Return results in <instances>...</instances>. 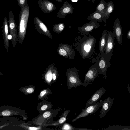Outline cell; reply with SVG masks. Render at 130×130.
Instances as JSON below:
<instances>
[{"label": "cell", "instance_id": "obj_26", "mask_svg": "<svg viewBox=\"0 0 130 130\" xmlns=\"http://www.w3.org/2000/svg\"><path fill=\"white\" fill-rule=\"evenodd\" d=\"M52 92L49 88H44L40 91L37 97V99L42 100H44L47 98L48 96L51 94Z\"/></svg>", "mask_w": 130, "mask_h": 130}, {"label": "cell", "instance_id": "obj_8", "mask_svg": "<svg viewBox=\"0 0 130 130\" xmlns=\"http://www.w3.org/2000/svg\"><path fill=\"white\" fill-rule=\"evenodd\" d=\"M8 22L10 34L12 36L11 40L12 45L15 48L17 41V30L16 22L12 11L10 10L9 12Z\"/></svg>", "mask_w": 130, "mask_h": 130}, {"label": "cell", "instance_id": "obj_3", "mask_svg": "<svg viewBox=\"0 0 130 130\" xmlns=\"http://www.w3.org/2000/svg\"><path fill=\"white\" fill-rule=\"evenodd\" d=\"M67 79V86L69 89L84 86V84L79 78L78 71L76 67L68 68L66 71Z\"/></svg>", "mask_w": 130, "mask_h": 130}, {"label": "cell", "instance_id": "obj_36", "mask_svg": "<svg viewBox=\"0 0 130 130\" xmlns=\"http://www.w3.org/2000/svg\"><path fill=\"white\" fill-rule=\"evenodd\" d=\"M71 1L72 2H77L78 0H71Z\"/></svg>", "mask_w": 130, "mask_h": 130}, {"label": "cell", "instance_id": "obj_20", "mask_svg": "<svg viewBox=\"0 0 130 130\" xmlns=\"http://www.w3.org/2000/svg\"><path fill=\"white\" fill-rule=\"evenodd\" d=\"M54 64H50L42 76V78L45 84L51 85L52 83L53 71Z\"/></svg>", "mask_w": 130, "mask_h": 130}, {"label": "cell", "instance_id": "obj_24", "mask_svg": "<svg viewBox=\"0 0 130 130\" xmlns=\"http://www.w3.org/2000/svg\"><path fill=\"white\" fill-rule=\"evenodd\" d=\"M105 12L96 11L90 15L87 18L90 21L94 20L97 22L103 21L106 22L107 20L105 19L104 17Z\"/></svg>", "mask_w": 130, "mask_h": 130}, {"label": "cell", "instance_id": "obj_5", "mask_svg": "<svg viewBox=\"0 0 130 130\" xmlns=\"http://www.w3.org/2000/svg\"><path fill=\"white\" fill-rule=\"evenodd\" d=\"M95 55L91 56V58L93 62L96 63L99 71V75L103 74L105 80H106V72L108 68L110 66V62L108 61L104 55L100 53H95Z\"/></svg>", "mask_w": 130, "mask_h": 130}, {"label": "cell", "instance_id": "obj_13", "mask_svg": "<svg viewBox=\"0 0 130 130\" xmlns=\"http://www.w3.org/2000/svg\"><path fill=\"white\" fill-rule=\"evenodd\" d=\"M35 29L40 34L47 36L52 38V35L46 26L39 18L35 17L34 19Z\"/></svg>", "mask_w": 130, "mask_h": 130}, {"label": "cell", "instance_id": "obj_21", "mask_svg": "<svg viewBox=\"0 0 130 130\" xmlns=\"http://www.w3.org/2000/svg\"><path fill=\"white\" fill-rule=\"evenodd\" d=\"M70 111V110L64 111L63 112L61 117L58 120L52 123H48L45 122L41 126L43 127L56 126L61 125L66 121L67 115Z\"/></svg>", "mask_w": 130, "mask_h": 130}, {"label": "cell", "instance_id": "obj_6", "mask_svg": "<svg viewBox=\"0 0 130 130\" xmlns=\"http://www.w3.org/2000/svg\"><path fill=\"white\" fill-rule=\"evenodd\" d=\"M19 115L26 119L27 115L23 109L11 106L4 105L0 107V117Z\"/></svg>", "mask_w": 130, "mask_h": 130}, {"label": "cell", "instance_id": "obj_22", "mask_svg": "<svg viewBox=\"0 0 130 130\" xmlns=\"http://www.w3.org/2000/svg\"><path fill=\"white\" fill-rule=\"evenodd\" d=\"M108 34L105 29L103 31L99 43V50L100 54L104 55L108 38Z\"/></svg>", "mask_w": 130, "mask_h": 130}, {"label": "cell", "instance_id": "obj_33", "mask_svg": "<svg viewBox=\"0 0 130 130\" xmlns=\"http://www.w3.org/2000/svg\"><path fill=\"white\" fill-rule=\"evenodd\" d=\"M18 4L21 9L24 7L25 4L27 3V0H17Z\"/></svg>", "mask_w": 130, "mask_h": 130}, {"label": "cell", "instance_id": "obj_2", "mask_svg": "<svg viewBox=\"0 0 130 130\" xmlns=\"http://www.w3.org/2000/svg\"><path fill=\"white\" fill-rule=\"evenodd\" d=\"M29 14V7L27 3L21 10L19 16L17 41L20 44L22 43L25 37Z\"/></svg>", "mask_w": 130, "mask_h": 130}, {"label": "cell", "instance_id": "obj_7", "mask_svg": "<svg viewBox=\"0 0 130 130\" xmlns=\"http://www.w3.org/2000/svg\"><path fill=\"white\" fill-rule=\"evenodd\" d=\"M108 38L104 55L106 59L110 62L114 47L115 37L113 32L108 31Z\"/></svg>", "mask_w": 130, "mask_h": 130}, {"label": "cell", "instance_id": "obj_12", "mask_svg": "<svg viewBox=\"0 0 130 130\" xmlns=\"http://www.w3.org/2000/svg\"><path fill=\"white\" fill-rule=\"evenodd\" d=\"M100 26L98 22L92 20L78 27V29L81 34L84 35H87L89 34L93 30L97 29Z\"/></svg>", "mask_w": 130, "mask_h": 130}, {"label": "cell", "instance_id": "obj_31", "mask_svg": "<svg viewBox=\"0 0 130 130\" xmlns=\"http://www.w3.org/2000/svg\"><path fill=\"white\" fill-rule=\"evenodd\" d=\"M63 130H91L89 129L79 128L75 127L69 123H66L63 124L61 128Z\"/></svg>", "mask_w": 130, "mask_h": 130}, {"label": "cell", "instance_id": "obj_28", "mask_svg": "<svg viewBox=\"0 0 130 130\" xmlns=\"http://www.w3.org/2000/svg\"><path fill=\"white\" fill-rule=\"evenodd\" d=\"M32 124L28 123H22L19 125V126L26 130H41L42 129V126L39 125L36 126L31 125Z\"/></svg>", "mask_w": 130, "mask_h": 130}, {"label": "cell", "instance_id": "obj_40", "mask_svg": "<svg viewBox=\"0 0 130 130\" xmlns=\"http://www.w3.org/2000/svg\"><path fill=\"white\" fill-rule=\"evenodd\" d=\"M87 0L91 1L93 3H94L95 1V0Z\"/></svg>", "mask_w": 130, "mask_h": 130}, {"label": "cell", "instance_id": "obj_25", "mask_svg": "<svg viewBox=\"0 0 130 130\" xmlns=\"http://www.w3.org/2000/svg\"><path fill=\"white\" fill-rule=\"evenodd\" d=\"M35 87L34 85H29L21 87L19 90L26 95L33 93L35 91Z\"/></svg>", "mask_w": 130, "mask_h": 130}, {"label": "cell", "instance_id": "obj_37", "mask_svg": "<svg viewBox=\"0 0 130 130\" xmlns=\"http://www.w3.org/2000/svg\"><path fill=\"white\" fill-rule=\"evenodd\" d=\"M6 126V125H3L2 126H0V129L2 128H3Z\"/></svg>", "mask_w": 130, "mask_h": 130}, {"label": "cell", "instance_id": "obj_30", "mask_svg": "<svg viewBox=\"0 0 130 130\" xmlns=\"http://www.w3.org/2000/svg\"><path fill=\"white\" fill-rule=\"evenodd\" d=\"M107 5V2L104 0H101L96 6V11L99 12H106Z\"/></svg>", "mask_w": 130, "mask_h": 130}, {"label": "cell", "instance_id": "obj_10", "mask_svg": "<svg viewBox=\"0 0 130 130\" xmlns=\"http://www.w3.org/2000/svg\"><path fill=\"white\" fill-rule=\"evenodd\" d=\"M99 75V71L97 64L94 63L91 66L86 74L84 81V86H86L93 83Z\"/></svg>", "mask_w": 130, "mask_h": 130}, {"label": "cell", "instance_id": "obj_29", "mask_svg": "<svg viewBox=\"0 0 130 130\" xmlns=\"http://www.w3.org/2000/svg\"><path fill=\"white\" fill-rule=\"evenodd\" d=\"M65 26L64 23H60L54 25L52 30L56 33L60 34L64 30Z\"/></svg>", "mask_w": 130, "mask_h": 130}, {"label": "cell", "instance_id": "obj_17", "mask_svg": "<svg viewBox=\"0 0 130 130\" xmlns=\"http://www.w3.org/2000/svg\"><path fill=\"white\" fill-rule=\"evenodd\" d=\"M38 3L41 10L45 13H51L56 8L54 4L48 0H39Z\"/></svg>", "mask_w": 130, "mask_h": 130}, {"label": "cell", "instance_id": "obj_11", "mask_svg": "<svg viewBox=\"0 0 130 130\" xmlns=\"http://www.w3.org/2000/svg\"><path fill=\"white\" fill-rule=\"evenodd\" d=\"M101 106V102H98L95 104L86 107L85 109H82V112L74 119L72 122H74L80 118L86 117L90 115L94 114Z\"/></svg>", "mask_w": 130, "mask_h": 130}, {"label": "cell", "instance_id": "obj_18", "mask_svg": "<svg viewBox=\"0 0 130 130\" xmlns=\"http://www.w3.org/2000/svg\"><path fill=\"white\" fill-rule=\"evenodd\" d=\"M8 21L7 17H5L3 20L2 26V34L3 37L5 48L8 52L9 47V40L8 38V35L9 27L8 24Z\"/></svg>", "mask_w": 130, "mask_h": 130}, {"label": "cell", "instance_id": "obj_16", "mask_svg": "<svg viewBox=\"0 0 130 130\" xmlns=\"http://www.w3.org/2000/svg\"><path fill=\"white\" fill-rule=\"evenodd\" d=\"M113 33L115 38L119 45L122 42L123 32L119 20L117 18L114 21L113 26Z\"/></svg>", "mask_w": 130, "mask_h": 130}, {"label": "cell", "instance_id": "obj_32", "mask_svg": "<svg viewBox=\"0 0 130 130\" xmlns=\"http://www.w3.org/2000/svg\"><path fill=\"white\" fill-rule=\"evenodd\" d=\"M58 72L57 69L54 66L53 68V71L52 83L55 82L57 81L58 78Z\"/></svg>", "mask_w": 130, "mask_h": 130}, {"label": "cell", "instance_id": "obj_9", "mask_svg": "<svg viewBox=\"0 0 130 130\" xmlns=\"http://www.w3.org/2000/svg\"><path fill=\"white\" fill-rule=\"evenodd\" d=\"M57 52L60 55L67 59H73L75 55L72 46L67 44H60L58 47Z\"/></svg>", "mask_w": 130, "mask_h": 130}, {"label": "cell", "instance_id": "obj_38", "mask_svg": "<svg viewBox=\"0 0 130 130\" xmlns=\"http://www.w3.org/2000/svg\"><path fill=\"white\" fill-rule=\"evenodd\" d=\"M58 2H61L63 0H55Z\"/></svg>", "mask_w": 130, "mask_h": 130}, {"label": "cell", "instance_id": "obj_23", "mask_svg": "<svg viewBox=\"0 0 130 130\" xmlns=\"http://www.w3.org/2000/svg\"><path fill=\"white\" fill-rule=\"evenodd\" d=\"M53 106L50 101L44 100L38 103L37 109L39 113H41L51 109Z\"/></svg>", "mask_w": 130, "mask_h": 130}, {"label": "cell", "instance_id": "obj_19", "mask_svg": "<svg viewBox=\"0 0 130 130\" xmlns=\"http://www.w3.org/2000/svg\"><path fill=\"white\" fill-rule=\"evenodd\" d=\"M106 91V89L103 87H101L98 89L93 94L86 103V107L98 102L99 100L104 94Z\"/></svg>", "mask_w": 130, "mask_h": 130}, {"label": "cell", "instance_id": "obj_14", "mask_svg": "<svg viewBox=\"0 0 130 130\" xmlns=\"http://www.w3.org/2000/svg\"><path fill=\"white\" fill-rule=\"evenodd\" d=\"M114 100V98L108 97L103 101H100L102 106V109L99 114L100 118L104 117L108 113L112 107Z\"/></svg>", "mask_w": 130, "mask_h": 130}, {"label": "cell", "instance_id": "obj_1", "mask_svg": "<svg viewBox=\"0 0 130 130\" xmlns=\"http://www.w3.org/2000/svg\"><path fill=\"white\" fill-rule=\"evenodd\" d=\"M78 39L76 48L83 59L89 58L93 54L96 43V39L90 34L84 35Z\"/></svg>", "mask_w": 130, "mask_h": 130}, {"label": "cell", "instance_id": "obj_4", "mask_svg": "<svg viewBox=\"0 0 130 130\" xmlns=\"http://www.w3.org/2000/svg\"><path fill=\"white\" fill-rule=\"evenodd\" d=\"M58 109H51L42 113H40L37 117L27 123L36 126L41 125L49 120H52L58 114Z\"/></svg>", "mask_w": 130, "mask_h": 130}, {"label": "cell", "instance_id": "obj_35", "mask_svg": "<svg viewBox=\"0 0 130 130\" xmlns=\"http://www.w3.org/2000/svg\"><path fill=\"white\" fill-rule=\"evenodd\" d=\"M12 36L11 34L8 35V38L9 40H11L12 39Z\"/></svg>", "mask_w": 130, "mask_h": 130}, {"label": "cell", "instance_id": "obj_39", "mask_svg": "<svg viewBox=\"0 0 130 130\" xmlns=\"http://www.w3.org/2000/svg\"><path fill=\"white\" fill-rule=\"evenodd\" d=\"M4 74L0 71V76H4Z\"/></svg>", "mask_w": 130, "mask_h": 130}, {"label": "cell", "instance_id": "obj_15", "mask_svg": "<svg viewBox=\"0 0 130 130\" xmlns=\"http://www.w3.org/2000/svg\"><path fill=\"white\" fill-rule=\"evenodd\" d=\"M74 8L67 1H65L57 13L56 17L59 18H65L68 14H73Z\"/></svg>", "mask_w": 130, "mask_h": 130}, {"label": "cell", "instance_id": "obj_27", "mask_svg": "<svg viewBox=\"0 0 130 130\" xmlns=\"http://www.w3.org/2000/svg\"><path fill=\"white\" fill-rule=\"evenodd\" d=\"M114 7V4L112 1L108 2L107 9L104 17L105 19L107 20L109 17L110 14L113 11Z\"/></svg>", "mask_w": 130, "mask_h": 130}, {"label": "cell", "instance_id": "obj_34", "mask_svg": "<svg viewBox=\"0 0 130 130\" xmlns=\"http://www.w3.org/2000/svg\"><path fill=\"white\" fill-rule=\"evenodd\" d=\"M127 39H129L130 38V30H129L127 34Z\"/></svg>", "mask_w": 130, "mask_h": 130}]
</instances>
